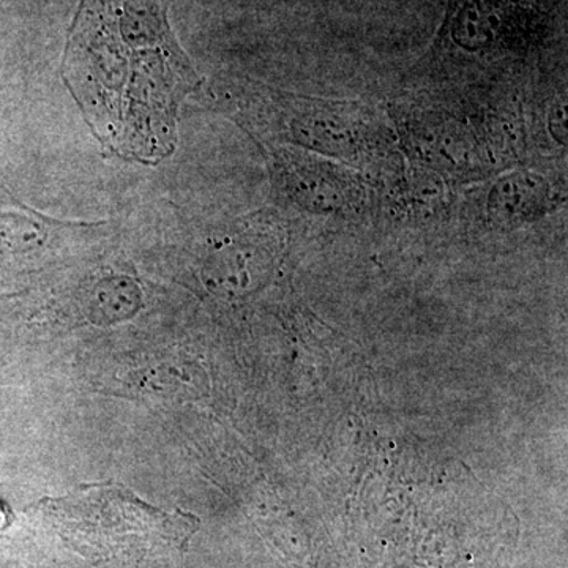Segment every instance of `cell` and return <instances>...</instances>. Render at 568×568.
<instances>
[{"instance_id": "3957f363", "label": "cell", "mask_w": 568, "mask_h": 568, "mask_svg": "<svg viewBox=\"0 0 568 568\" xmlns=\"http://www.w3.org/2000/svg\"><path fill=\"white\" fill-rule=\"evenodd\" d=\"M11 521H13V514H11L9 506L0 500V532L9 528Z\"/></svg>"}, {"instance_id": "7a4b0ae2", "label": "cell", "mask_w": 568, "mask_h": 568, "mask_svg": "<svg viewBox=\"0 0 568 568\" xmlns=\"http://www.w3.org/2000/svg\"><path fill=\"white\" fill-rule=\"evenodd\" d=\"M547 200V186L530 174H514L493 186L489 212L500 216L537 215Z\"/></svg>"}, {"instance_id": "6da1fadb", "label": "cell", "mask_w": 568, "mask_h": 568, "mask_svg": "<svg viewBox=\"0 0 568 568\" xmlns=\"http://www.w3.org/2000/svg\"><path fill=\"white\" fill-rule=\"evenodd\" d=\"M63 78L104 148L142 163L175 148V114L196 73L163 0H81Z\"/></svg>"}]
</instances>
